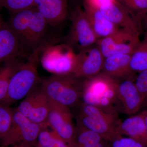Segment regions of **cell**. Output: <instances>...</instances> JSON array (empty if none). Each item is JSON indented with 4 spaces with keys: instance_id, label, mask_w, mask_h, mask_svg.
Masks as SVG:
<instances>
[{
    "instance_id": "44dd1931",
    "label": "cell",
    "mask_w": 147,
    "mask_h": 147,
    "mask_svg": "<svg viewBox=\"0 0 147 147\" xmlns=\"http://www.w3.org/2000/svg\"><path fill=\"white\" fill-rule=\"evenodd\" d=\"M108 142L96 132L76 125L72 147H108Z\"/></svg>"
},
{
    "instance_id": "83f0119b",
    "label": "cell",
    "mask_w": 147,
    "mask_h": 147,
    "mask_svg": "<svg viewBox=\"0 0 147 147\" xmlns=\"http://www.w3.org/2000/svg\"><path fill=\"white\" fill-rule=\"evenodd\" d=\"M0 5L7 9L11 14L34 7V0H0Z\"/></svg>"
},
{
    "instance_id": "8992f818",
    "label": "cell",
    "mask_w": 147,
    "mask_h": 147,
    "mask_svg": "<svg viewBox=\"0 0 147 147\" xmlns=\"http://www.w3.org/2000/svg\"><path fill=\"white\" fill-rule=\"evenodd\" d=\"M42 127L33 122L14 108L11 126L1 141L3 146L21 145L25 147H33Z\"/></svg>"
},
{
    "instance_id": "603a6c76",
    "label": "cell",
    "mask_w": 147,
    "mask_h": 147,
    "mask_svg": "<svg viewBox=\"0 0 147 147\" xmlns=\"http://www.w3.org/2000/svg\"><path fill=\"white\" fill-rule=\"evenodd\" d=\"M144 33L143 39L131 55L130 67L135 74L147 69V33Z\"/></svg>"
},
{
    "instance_id": "8fae6325",
    "label": "cell",
    "mask_w": 147,
    "mask_h": 147,
    "mask_svg": "<svg viewBox=\"0 0 147 147\" xmlns=\"http://www.w3.org/2000/svg\"><path fill=\"white\" fill-rule=\"evenodd\" d=\"M53 45L47 46L43 50V63L53 61L45 65V67L49 64L47 67H48L52 64V68L55 65V74H71L76 53L65 43L58 46Z\"/></svg>"
},
{
    "instance_id": "ba28073f",
    "label": "cell",
    "mask_w": 147,
    "mask_h": 147,
    "mask_svg": "<svg viewBox=\"0 0 147 147\" xmlns=\"http://www.w3.org/2000/svg\"><path fill=\"white\" fill-rule=\"evenodd\" d=\"M50 107V100L38 86L21 100L16 108L33 122L44 126L47 125Z\"/></svg>"
},
{
    "instance_id": "484cf974",
    "label": "cell",
    "mask_w": 147,
    "mask_h": 147,
    "mask_svg": "<svg viewBox=\"0 0 147 147\" xmlns=\"http://www.w3.org/2000/svg\"><path fill=\"white\" fill-rule=\"evenodd\" d=\"M13 109L0 103V142L8 132L12 123Z\"/></svg>"
},
{
    "instance_id": "5bb4252c",
    "label": "cell",
    "mask_w": 147,
    "mask_h": 147,
    "mask_svg": "<svg viewBox=\"0 0 147 147\" xmlns=\"http://www.w3.org/2000/svg\"><path fill=\"white\" fill-rule=\"evenodd\" d=\"M117 99L119 112L132 115L139 111L145 98L137 89L134 79H127L118 82Z\"/></svg>"
},
{
    "instance_id": "4316f807",
    "label": "cell",
    "mask_w": 147,
    "mask_h": 147,
    "mask_svg": "<svg viewBox=\"0 0 147 147\" xmlns=\"http://www.w3.org/2000/svg\"><path fill=\"white\" fill-rule=\"evenodd\" d=\"M108 142V147H147V144L129 137L116 134Z\"/></svg>"
},
{
    "instance_id": "52a82bcc",
    "label": "cell",
    "mask_w": 147,
    "mask_h": 147,
    "mask_svg": "<svg viewBox=\"0 0 147 147\" xmlns=\"http://www.w3.org/2000/svg\"><path fill=\"white\" fill-rule=\"evenodd\" d=\"M140 34L120 29L109 36L98 39L96 44L104 58L120 54L131 55L140 41Z\"/></svg>"
},
{
    "instance_id": "7a4b0ae2",
    "label": "cell",
    "mask_w": 147,
    "mask_h": 147,
    "mask_svg": "<svg viewBox=\"0 0 147 147\" xmlns=\"http://www.w3.org/2000/svg\"><path fill=\"white\" fill-rule=\"evenodd\" d=\"M84 80L71 74H55L41 80L40 86L50 101L70 108L82 100Z\"/></svg>"
},
{
    "instance_id": "ac0fdd59",
    "label": "cell",
    "mask_w": 147,
    "mask_h": 147,
    "mask_svg": "<svg viewBox=\"0 0 147 147\" xmlns=\"http://www.w3.org/2000/svg\"><path fill=\"white\" fill-rule=\"evenodd\" d=\"M83 7L98 40L113 34L120 28L106 18L95 6L83 0Z\"/></svg>"
},
{
    "instance_id": "cb8c5ba5",
    "label": "cell",
    "mask_w": 147,
    "mask_h": 147,
    "mask_svg": "<svg viewBox=\"0 0 147 147\" xmlns=\"http://www.w3.org/2000/svg\"><path fill=\"white\" fill-rule=\"evenodd\" d=\"M48 125L42 127L40 131L37 142L38 147H70L53 130L48 129Z\"/></svg>"
},
{
    "instance_id": "5b68a950",
    "label": "cell",
    "mask_w": 147,
    "mask_h": 147,
    "mask_svg": "<svg viewBox=\"0 0 147 147\" xmlns=\"http://www.w3.org/2000/svg\"><path fill=\"white\" fill-rule=\"evenodd\" d=\"M69 18L70 28L65 38V44L78 53L96 44L97 37L83 7L79 5L74 7Z\"/></svg>"
},
{
    "instance_id": "277c9868",
    "label": "cell",
    "mask_w": 147,
    "mask_h": 147,
    "mask_svg": "<svg viewBox=\"0 0 147 147\" xmlns=\"http://www.w3.org/2000/svg\"><path fill=\"white\" fill-rule=\"evenodd\" d=\"M78 105L76 125L96 132L107 141L115 135L116 127L120 119L118 114L108 113L84 102Z\"/></svg>"
},
{
    "instance_id": "f546056e",
    "label": "cell",
    "mask_w": 147,
    "mask_h": 147,
    "mask_svg": "<svg viewBox=\"0 0 147 147\" xmlns=\"http://www.w3.org/2000/svg\"><path fill=\"white\" fill-rule=\"evenodd\" d=\"M92 4L99 8L102 6L108 4L117 0H86Z\"/></svg>"
},
{
    "instance_id": "3957f363",
    "label": "cell",
    "mask_w": 147,
    "mask_h": 147,
    "mask_svg": "<svg viewBox=\"0 0 147 147\" xmlns=\"http://www.w3.org/2000/svg\"><path fill=\"white\" fill-rule=\"evenodd\" d=\"M39 55L32 53L25 62L13 74L9 82L7 96L2 103L10 106L13 103L22 100L40 84L37 63Z\"/></svg>"
},
{
    "instance_id": "836d02e7",
    "label": "cell",
    "mask_w": 147,
    "mask_h": 147,
    "mask_svg": "<svg viewBox=\"0 0 147 147\" xmlns=\"http://www.w3.org/2000/svg\"><path fill=\"white\" fill-rule=\"evenodd\" d=\"M0 147H6L3 146H0Z\"/></svg>"
},
{
    "instance_id": "4dcf8cb0",
    "label": "cell",
    "mask_w": 147,
    "mask_h": 147,
    "mask_svg": "<svg viewBox=\"0 0 147 147\" xmlns=\"http://www.w3.org/2000/svg\"><path fill=\"white\" fill-rule=\"evenodd\" d=\"M139 24L141 32L147 33V13L139 20Z\"/></svg>"
},
{
    "instance_id": "e0dca14e",
    "label": "cell",
    "mask_w": 147,
    "mask_h": 147,
    "mask_svg": "<svg viewBox=\"0 0 147 147\" xmlns=\"http://www.w3.org/2000/svg\"><path fill=\"white\" fill-rule=\"evenodd\" d=\"M131 55L120 54L104 58L101 72L118 82L125 79L135 80V74L131 70Z\"/></svg>"
},
{
    "instance_id": "d4e9b609",
    "label": "cell",
    "mask_w": 147,
    "mask_h": 147,
    "mask_svg": "<svg viewBox=\"0 0 147 147\" xmlns=\"http://www.w3.org/2000/svg\"><path fill=\"white\" fill-rule=\"evenodd\" d=\"M117 1L128 11L139 26V20L147 13V0Z\"/></svg>"
},
{
    "instance_id": "e575fe53",
    "label": "cell",
    "mask_w": 147,
    "mask_h": 147,
    "mask_svg": "<svg viewBox=\"0 0 147 147\" xmlns=\"http://www.w3.org/2000/svg\"><path fill=\"white\" fill-rule=\"evenodd\" d=\"M146 99H147V98H146Z\"/></svg>"
},
{
    "instance_id": "9c48e42d",
    "label": "cell",
    "mask_w": 147,
    "mask_h": 147,
    "mask_svg": "<svg viewBox=\"0 0 147 147\" xmlns=\"http://www.w3.org/2000/svg\"><path fill=\"white\" fill-rule=\"evenodd\" d=\"M48 126L70 147L73 146L76 126L70 108L50 101L47 118Z\"/></svg>"
},
{
    "instance_id": "d590c367",
    "label": "cell",
    "mask_w": 147,
    "mask_h": 147,
    "mask_svg": "<svg viewBox=\"0 0 147 147\" xmlns=\"http://www.w3.org/2000/svg\"></svg>"
},
{
    "instance_id": "6da1fadb",
    "label": "cell",
    "mask_w": 147,
    "mask_h": 147,
    "mask_svg": "<svg viewBox=\"0 0 147 147\" xmlns=\"http://www.w3.org/2000/svg\"><path fill=\"white\" fill-rule=\"evenodd\" d=\"M118 86L117 81L101 72L84 80L82 102L118 114Z\"/></svg>"
},
{
    "instance_id": "4fadbf2b",
    "label": "cell",
    "mask_w": 147,
    "mask_h": 147,
    "mask_svg": "<svg viewBox=\"0 0 147 147\" xmlns=\"http://www.w3.org/2000/svg\"><path fill=\"white\" fill-rule=\"evenodd\" d=\"M34 7L49 27L58 28L69 18L68 0H34Z\"/></svg>"
},
{
    "instance_id": "2e32d148",
    "label": "cell",
    "mask_w": 147,
    "mask_h": 147,
    "mask_svg": "<svg viewBox=\"0 0 147 147\" xmlns=\"http://www.w3.org/2000/svg\"><path fill=\"white\" fill-rule=\"evenodd\" d=\"M109 21L121 29L142 32L137 21L126 9L117 1H115L98 8Z\"/></svg>"
},
{
    "instance_id": "7402d4cb",
    "label": "cell",
    "mask_w": 147,
    "mask_h": 147,
    "mask_svg": "<svg viewBox=\"0 0 147 147\" xmlns=\"http://www.w3.org/2000/svg\"><path fill=\"white\" fill-rule=\"evenodd\" d=\"M18 59L12 58L5 61L0 68V103H2L5 100L11 78L22 63Z\"/></svg>"
},
{
    "instance_id": "1f68e13d",
    "label": "cell",
    "mask_w": 147,
    "mask_h": 147,
    "mask_svg": "<svg viewBox=\"0 0 147 147\" xmlns=\"http://www.w3.org/2000/svg\"><path fill=\"white\" fill-rule=\"evenodd\" d=\"M142 115L144 117L145 122H146V130L147 132V110L144 111L142 113Z\"/></svg>"
},
{
    "instance_id": "ffe728a7",
    "label": "cell",
    "mask_w": 147,
    "mask_h": 147,
    "mask_svg": "<svg viewBox=\"0 0 147 147\" xmlns=\"http://www.w3.org/2000/svg\"><path fill=\"white\" fill-rule=\"evenodd\" d=\"M35 9V7H32L12 13L7 22L26 52L25 45L26 38Z\"/></svg>"
},
{
    "instance_id": "d6a6232c",
    "label": "cell",
    "mask_w": 147,
    "mask_h": 147,
    "mask_svg": "<svg viewBox=\"0 0 147 147\" xmlns=\"http://www.w3.org/2000/svg\"><path fill=\"white\" fill-rule=\"evenodd\" d=\"M11 147H25L21 145H16L11 146Z\"/></svg>"
},
{
    "instance_id": "9a60e30c",
    "label": "cell",
    "mask_w": 147,
    "mask_h": 147,
    "mask_svg": "<svg viewBox=\"0 0 147 147\" xmlns=\"http://www.w3.org/2000/svg\"><path fill=\"white\" fill-rule=\"evenodd\" d=\"M28 56L18 38L0 14V63Z\"/></svg>"
},
{
    "instance_id": "30bf717a",
    "label": "cell",
    "mask_w": 147,
    "mask_h": 147,
    "mask_svg": "<svg viewBox=\"0 0 147 147\" xmlns=\"http://www.w3.org/2000/svg\"><path fill=\"white\" fill-rule=\"evenodd\" d=\"M104 57L96 44L76 53L71 74L86 80L102 71Z\"/></svg>"
},
{
    "instance_id": "f1b7e54d",
    "label": "cell",
    "mask_w": 147,
    "mask_h": 147,
    "mask_svg": "<svg viewBox=\"0 0 147 147\" xmlns=\"http://www.w3.org/2000/svg\"><path fill=\"white\" fill-rule=\"evenodd\" d=\"M134 83L137 89L145 99L147 98V69L139 72L136 76Z\"/></svg>"
},
{
    "instance_id": "d6986e66",
    "label": "cell",
    "mask_w": 147,
    "mask_h": 147,
    "mask_svg": "<svg viewBox=\"0 0 147 147\" xmlns=\"http://www.w3.org/2000/svg\"><path fill=\"white\" fill-rule=\"evenodd\" d=\"M116 134L125 135L147 144V132L144 117L142 113L119 120Z\"/></svg>"
},
{
    "instance_id": "7c38bea8",
    "label": "cell",
    "mask_w": 147,
    "mask_h": 147,
    "mask_svg": "<svg viewBox=\"0 0 147 147\" xmlns=\"http://www.w3.org/2000/svg\"><path fill=\"white\" fill-rule=\"evenodd\" d=\"M49 27L45 18L36 9L25 42V50L28 55L33 53L39 55L45 47L51 45L46 42Z\"/></svg>"
}]
</instances>
